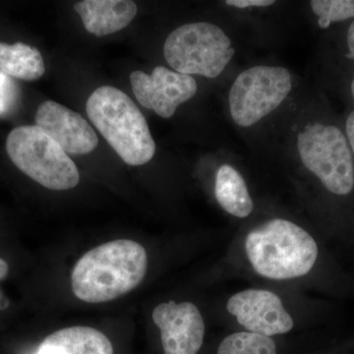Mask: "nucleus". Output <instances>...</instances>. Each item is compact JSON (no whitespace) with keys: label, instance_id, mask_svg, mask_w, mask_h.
I'll list each match as a JSON object with an SVG mask.
<instances>
[{"label":"nucleus","instance_id":"nucleus-1","mask_svg":"<svg viewBox=\"0 0 354 354\" xmlns=\"http://www.w3.org/2000/svg\"><path fill=\"white\" fill-rule=\"evenodd\" d=\"M148 256L138 242L120 239L93 248L77 262L71 286L78 299L104 304L127 295L145 278Z\"/></svg>","mask_w":354,"mask_h":354},{"label":"nucleus","instance_id":"nucleus-2","mask_svg":"<svg viewBox=\"0 0 354 354\" xmlns=\"http://www.w3.org/2000/svg\"><path fill=\"white\" fill-rule=\"evenodd\" d=\"M90 120L123 162L142 165L152 160L156 143L138 106L120 88L102 86L86 104Z\"/></svg>","mask_w":354,"mask_h":354},{"label":"nucleus","instance_id":"nucleus-3","mask_svg":"<svg viewBox=\"0 0 354 354\" xmlns=\"http://www.w3.org/2000/svg\"><path fill=\"white\" fill-rule=\"evenodd\" d=\"M245 251L256 272L271 279L305 276L318 257L313 237L299 225L283 218L268 221L249 232Z\"/></svg>","mask_w":354,"mask_h":354},{"label":"nucleus","instance_id":"nucleus-4","mask_svg":"<svg viewBox=\"0 0 354 354\" xmlns=\"http://www.w3.org/2000/svg\"><path fill=\"white\" fill-rule=\"evenodd\" d=\"M6 151L23 174L48 189H72L80 181L68 153L37 125L14 128L7 136Z\"/></svg>","mask_w":354,"mask_h":354},{"label":"nucleus","instance_id":"nucleus-5","mask_svg":"<svg viewBox=\"0 0 354 354\" xmlns=\"http://www.w3.org/2000/svg\"><path fill=\"white\" fill-rule=\"evenodd\" d=\"M234 53L232 41L223 29L207 22L176 28L164 46L165 60L177 73L208 78L221 75Z\"/></svg>","mask_w":354,"mask_h":354},{"label":"nucleus","instance_id":"nucleus-6","mask_svg":"<svg viewBox=\"0 0 354 354\" xmlns=\"http://www.w3.org/2000/svg\"><path fill=\"white\" fill-rule=\"evenodd\" d=\"M297 149L304 167L326 189L348 195L354 188V162L348 138L334 125L313 123L298 134Z\"/></svg>","mask_w":354,"mask_h":354},{"label":"nucleus","instance_id":"nucleus-7","mask_svg":"<svg viewBox=\"0 0 354 354\" xmlns=\"http://www.w3.org/2000/svg\"><path fill=\"white\" fill-rule=\"evenodd\" d=\"M292 88L290 71L281 66H254L241 72L230 88L232 120L250 127L278 109Z\"/></svg>","mask_w":354,"mask_h":354},{"label":"nucleus","instance_id":"nucleus-8","mask_svg":"<svg viewBox=\"0 0 354 354\" xmlns=\"http://www.w3.org/2000/svg\"><path fill=\"white\" fill-rule=\"evenodd\" d=\"M130 81L137 101L164 118L174 116L179 104L192 99L198 90L192 76L164 66L155 67L150 75L143 71L132 72Z\"/></svg>","mask_w":354,"mask_h":354},{"label":"nucleus","instance_id":"nucleus-9","mask_svg":"<svg viewBox=\"0 0 354 354\" xmlns=\"http://www.w3.org/2000/svg\"><path fill=\"white\" fill-rule=\"evenodd\" d=\"M227 308L237 322L254 334H286L295 326L281 298L269 290L241 291L228 299Z\"/></svg>","mask_w":354,"mask_h":354},{"label":"nucleus","instance_id":"nucleus-10","mask_svg":"<svg viewBox=\"0 0 354 354\" xmlns=\"http://www.w3.org/2000/svg\"><path fill=\"white\" fill-rule=\"evenodd\" d=\"M153 323L160 328L165 354H197L204 342L205 324L199 309L191 302L158 305Z\"/></svg>","mask_w":354,"mask_h":354},{"label":"nucleus","instance_id":"nucleus-11","mask_svg":"<svg viewBox=\"0 0 354 354\" xmlns=\"http://www.w3.org/2000/svg\"><path fill=\"white\" fill-rule=\"evenodd\" d=\"M36 123L71 155H87L99 144L97 133L81 114L53 101L39 104Z\"/></svg>","mask_w":354,"mask_h":354},{"label":"nucleus","instance_id":"nucleus-12","mask_svg":"<svg viewBox=\"0 0 354 354\" xmlns=\"http://www.w3.org/2000/svg\"><path fill=\"white\" fill-rule=\"evenodd\" d=\"M74 9L85 29L97 37L124 29L137 14L136 4L129 0H84L77 2Z\"/></svg>","mask_w":354,"mask_h":354},{"label":"nucleus","instance_id":"nucleus-13","mask_svg":"<svg viewBox=\"0 0 354 354\" xmlns=\"http://www.w3.org/2000/svg\"><path fill=\"white\" fill-rule=\"evenodd\" d=\"M37 354H113V346L100 330L77 326L48 335Z\"/></svg>","mask_w":354,"mask_h":354},{"label":"nucleus","instance_id":"nucleus-14","mask_svg":"<svg viewBox=\"0 0 354 354\" xmlns=\"http://www.w3.org/2000/svg\"><path fill=\"white\" fill-rule=\"evenodd\" d=\"M215 195L221 208L237 218L252 213L253 201L243 177L228 165H221L216 172Z\"/></svg>","mask_w":354,"mask_h":354},{"label":"nucleus","instance_id":"nucleus-15","mask_svg":"<svg viewBox=\"0 0 354 354\" xmlns=\"http://www.w3.org/2000/svg\"><path fill=\"white\" fill-rule=\"evenodd\" d=\"M0 71L24 81L38 80L46 72L44 58L34 46L0 43Z\"/></svg>","mask_w":354,"mask_h":354},{"label":"nucleus","instance_id":"nucleus-16","mask_svg":"<svg viewBox=\"0 0 354 354\" xmlns=\"http://www.w3.org/2000/svg\"><path fill=\"white\" fill-rule=\"evenodd\" d=\"M218 354H278L271 337L250 332L228 335L218 346Z\"/></svg>","mask_w":354,"mask_h":354},{"label":"nucleus","instance_id":"nucleus-17","mask_svg":"<svg viewBox=\"0 0 354 354\" xmlns=\"http://www.w3.org/2000/svg\"><path fill=\"white\" fill-rule=\"evenodd\" d=\"M310 4L323 29L333 23L354 18V0H313Z\"/></svg>","mask_w":354,"mask_h":354},{"label":"nucleus","instance_id":"nucleus-18","mask_svg":"<svg viewBox=\"0 0 354 354\" xmlns=\"http://www.w3.org/2000/svg\"><path fill=\"white\" fill-rule=\"evenodd\" d=\"M19 90L17 85L3 72L0 71V116L10 113L17 106Z\"/></svg>","mask_w":354,"mask_h":354},{"label":"nucleus","instance_id":"nucleus-19","mask_svg":"<svg viewBox=\"0 0 354 354\" xmlns=\"http://www.w3.org/2000/svg\"><path fill=\"white\" fill-rule=\"evenodd\" d=\"M225 3L230 6L237 8H247V7H266L274 3V0H227Z\"/></svg>","mask_w":354,"mask_h":354},{"label":"nucleus","instance_id":"nucleus-20","mask_svg":"<svg viewBox=\"0 0 354 354\" xmlns=\"http://www.w3.org/2000/svg\"><path fill=\"white\" fill-rule=\"evenodd\" d=\"M346 41H348V48L349 50V53L346 55V57L354 60V21L351 23V26H349ZM351 93H353L354 97V78L353 83H351Z\"/></svg>","mask_w":354,"mask_h":354},{"label":"nucleus","instance_id":"nucleus-21","mask_svg":"<svg viewBox=\"0 0 354 354\" xmlns=\"http://www.w3.org/2000/svg\"><path fill=\"white\" fill-rule=\"evenodd\" d=\"M346 129L351 152L354 153V111L348 115V120H346Z\"/></svg>","mask_w":354,"mask_h":354},{"label":"nucleus","instance_id":"nucleus-22","mask_svg":"<svg viewBox=\"0 0 354 354\" xmlns=\"http://www.w3.org/2000/svg\"><path fill=\"white\" fill-rule=\"evenodd\" d=\"M9 274V266L8 263L6 260L0 258V281L7 278Z\"/></svg>","mask_w":354,"mask_h":354},{"label":"nucleus","instance_id":"nucleus-23","mask_svg":"<svg viewBox=\"0 0 354 354\" xmlns=\"http://www.w3.org/2000/svg\"><path fill=\"white\" fill-rule=\"evenodd\" d=\"M2 299H3V297H2L1 292H0V308H2Z\"/></svg>","mask_w":354,"mask_h":354}]
</instances>
